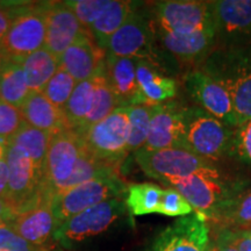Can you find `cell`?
<instances>
[{
    "label": "cell",
    "mask_w": 251,
    "mask_h": 251,
    "mask_svg": "<svg viewBox=\"0 0 251 251\" xmlns=\"http://www.w3.org/2000/svg\"><path fill=\"white\" fill-rule=\"evenodd\" d=\"M48 2H8L13 20L0 50L9 61L23 63L27 56L45 48Z\"/></svg>",
    "instance_id": "obj_1"
},
{
    "label": "cell",
    "mask_w": 251,
    "mask_h": 251,
    "mask_svg": "<svg viewBox=\"0 0 251 251\" xmlns=\"http://www.w3.org/2000/svg\"><path fill=\"white\" fill-rule=\"evenodd\" d=\"M5 159L8 168V186L4 201L17 216L47 199L42 192L43 176L20 147L7 143Z\"/></svg>",
    "instance_id": "obj_2"
},
{
    "label": "cell",
    "mask_w": 251,
    "mask_h": 251,
    "mask_svg": "<svg viewBox=\"0 0 251 251\" xmlns=\"http://www.w3.org/2000/svg\"><path fill=\"white\" fill-rule=\"evenodd\" d=\"M169 185L186 199L194 211L206 219H215L234 199L214 166L201 169Z\"/></svg>",
    "instance_id": "obj_3"
},
{
    "label": "cell",
    "mask_w": 251,
    "mask_h": 251,
    "mask_svg": "<svg viewBox=\"0 0 251 251\" xmlns=\"http://www.w3.org/2000/svg\"><path fill=\"white\" fill-rule=\"evenodd\" d=\"M233 141L228 125L201 109H185L184 149L212 162L224 156Z\"/></svg>",
    "instance_id": "obj_4"
},
{
    "label": "cell",
    "mask_w": 251,
    "mask_h": 251,
    "mask_svg": "<svg viewBox=\"0 0 251 251\" xmlns=\"http://www.w3.org/2000/svg\"><path fill=\"white\" fill-rule=\"evenodd\" d=\"M128 134V107H119L79 135L87 151L100 161L119 166L129 151Z\"/></svg>",
    "instance_id": "obj_5"
},
{
    "label": "cell",
    "mask_w": 251,
    "mask_h": 251,
    "mask_svg": "<svg viewBox=\"0 0 251 251\" xmlns=\"http://www.w3.org/2000/svg\"><path fill=\"white\" fill-rule=\"evenodd\" d=\"M84 143L81 136L72 129H64L51 135L43 169L42 192L47 199L61 193L74 171Z\"/></svg>",
    "instance_id": "obj_6"
},
{
    "label": "cell",
    "mask_w": 251,
    "mask_h": 251,
    "mask_svg": "<svg viewBox=\"0 0 251 251\" xmlns=\"http://www.w3.org/2000/svg\"><path fill=\"white\" fill-rule=\"evenodd\" d=\"M135 159L142 171L153 179L164 184L188 177L213 164L196 153L181 148L161 150L140 149L135 151Z\"/></svg>",
    "instance_id": "obj_7"
},
{
    "label": "cell",
    "mask_w": 251,
    "mask_h": 251,
    "mask_svg": "<svg viewBox=\"0 0 251 251\" xmlns=\"http://www.w3.org/2000/svg\"><path fill=\"white\" fill-rule=\"evenodd\" d=\"M125 192V185L119 177L99 178L77 185L51 200V208L58 226L72 216L86 211Z\"/></svg>",
    "instance_id": "obj_8"
},
{
    "label": "cell",
    "mask_w": 251,
    "mask_h": 251,
    "mask_svg": "<svg viewBox=\"0 0 251 251\" xmlns=\"http://www.w3.org/2000/svg\"><path fill=\"white\" fill-rule=\"evenodd\" d=\"M124 213L125 205L119 198L105 200L59 225L54 238L63 247L71 248L74 244L107 230Z\"/></svg>",
    "instance_id": "obj_9"
},
{
    "label": "cell",
    "mask_w": 251,
    "mask_h": 251,
    "mask_svg": "<svg viewBox=\"0 0 251 251\" xmlns=\"http://www.w3.org/2000/svg\"><path fill=\"white\" fill-rule=\"evenodd\" d=\"M155 15L162 31L188 34L215 28L211 2L196 0H164L155 2ZM218 30V29H216Z\"/></svg>",
    "instance_id": "obj_10"
},
{
    "label": "cell",
    "mask_w": 251,
    "mask_h": 251,
    "mask_svg": "<svg viewBox=\"0 0 251 251\" xmlns=\"http://www.w3.org/2000/svg\"><path fill=\"white\" fill-rule=\"evenodd\" d=\"M227 91L238 127L251 120V61L249 57L228 59L206 71Z\"/></svg>",
    "instance_id": "obj_11"
},
{
    "label": "cell",
    "mask_w": 251,
    "mask_h": 251,
    "mask_svg": "<svg viewBox=\"0 0 251 251\" xmlns=\"http://www.w3.org/2000/svg\"><path fill=\"white\" fill-rule=\"evenodd\" d=\"M208 247L207 219L193 212L166 227L156 237L149 251H207Z\"/></svg>",
    "instance_id": "obj_12"
},
{
    "label": "cell",
    "mask_w": 251,
    "mask_h": 251,
    "mask_svg": "<svg viewBox=\"0 0 251 251\" xmlns=\"http://www.w3.org/2000/svg\"><path fill=\"white\" fill-rule=\"evenodd\" d=\"M185 86L188 93L209 114L228 126H237L233 103L229 94L206 71L196 70L185 77Z\"/></svg>",
    "instance_id": "obj_13"
},
{
    "label": "cell",
    "mask_w": 251,
    "mask_h": 251,
    "mask_svg": "<svg viewBox=\"0 0 251 251\" xmlns=\"http://www.w3.org/2000/svg\"><path fill=\"white\" fill-rule=\"evenodd\" d=\"M153 33L142 15L131 13L109 39L107 54L117 57L144 59L151 54Z\"/></svg>",
    "instance_id": "obj_14"
},
{
    "label": "cell",
    "mask_w": 251,
    "mask_h": 251,
    "mask_svg": "<svg viewBox=\"0 0 251 251\" xmlns=\"http://www.w3.org/2000/svg\"><path fill=\"white\" fill-rule=\"evenodd\" d=\"M106 51L94 42L91 34L81 36L59 56V68L68 72L77 83L105 72Z\"/></svg>",
    "instance_id": "obj_15"
},
{
    "label": "cell",
    "mask_w": 251,
    "mask_h": 251,
    "mask_svg": "<svg viewBox=\"0 0 251 251\" xmlns=\"http://www.w3.org/2000/svg\"><path fill=\"white\" fill-rule=\"evenodd\" d=\"M185 109L175 103H162L155 106L149 133L143 148L161 150L169 148L184 149Z\"/></svg>",
    "instance_id": "obj_16"
},
{
    "label": "cell",
    "mask_w": 251,
    "mask_h": 251,
    "mask_svg": "<svg viewBox=\"0 0 251 251\" xmlns=\"http://www.w3.org/2000/svg\"><path fill=\"white\" fill-rule=\"evenodd\" d=\"M91 34L81 26L67 2L47 4V35L45 48L59 57L79 37Z\"/></svg>",
    "instance_id": "obj_17"
},
{
    "label": "cell",
    "mask_w": 251,
    "mask_h": 251,
    "mask_svg": "<svg viewBox=\"0 0 251 251\" xmlns=\"http://www.w3.org/2000/svg\"><path fill=\"white\" fill-rule=\"evenodd\" d=\"M8 226L24 240L34 246L43 247L58 227L50 200H43L29 211L19 214Z\"/></svg>",
    "instance_id": "obj_18"
},
{
    "label": "cell",
    "mask_w": 251,
    "mask_h": 251,
    "mask_svg": "<svg viewBox=\"0 0 251 251\" xmlns=\"http://www.w3.org/2000/svg\"><path fill=\"white\" fill-rule=\"evenodd\" d=\"M105 75L120 103V107L140 105V90L136 80V64L133 58L106 55Z\"/></svg>",
    "instance_id": "obj_19"
},
{
    "label": "cell",
    "mask_w": 251,
    "mask_h": 251,
    "mask_svg": "<svg viewBox=\"0 0 251 251\" xmlns=\"http://www.w3.org/2000/svg\"><path fill=\"white\" fill-rule=\"evenodd\" d=\"M136 80L140 90V105L158 106L175 98L177 85L172 78L163 76L146 59H135Z\"/></svg>",
    "instance_id": "obj_20"
},
{
    "label": "cell",
    "mask_w": 251,
    "mask_h": 251,
    "mask_svg": "<svg viewBox=\"0 0 251 251\" xmlns=\"http://www.w3.org/2000/svg\"><path fill=\"white\" fill-rule=\"evenodd\" d=\"M19 109L24 121L36 129L51 135L68 129L64 113L52 105L42 92H30Z\"/></svg>",
    "instance_id": "obj_21"
},
{
    "label": "cell",
    "mask_w": 251,
    "mask_h": 251,
    "mask_svg": "<svg viewBox=\"0 0 251 251\" xmlns=\"http://www.w3.org/2000/svg\"><path fill=\"white\" fill-rule=\"evenodd\" d=\"M216 29L228 35L251 34V0L209 1Z\"/></svg>",
    "instance_id": "obj_22"
},
{
    "label": "cell",
    "mask_w": 251,
    "mask_h": 251,
    "mask_svg": "<svg viewBox=\"0 0 251 251\" xmlns=\"http://www.w3.org/2000/svg\"><path fill=\"white\" fill-rule=\"evenodd\" d=\"M218 30L215 28L193 31L188 34H176L162 31L163 45L165 48L183 61H192L211 49Z\"/></svg>",
    "instance_id": "obj_23"
},
{
    "label": "cell",
    "mask_w": 251,
    "mask_h": 251,
    "mask_svg": "<svg viewBox=\"0 0 251 251\" xmlns=\"http://www.w3.org/2000/svg\"><path fill=\"white\" fill-rule=\"evenodd\" d=\"M21 64L30 92H42L59 69V57L42 48L27 56Z\"/></svg>",
    "instance_id": "obj_24"
},
{
    "label": "cell",
    "mask_w": 251,
    "mask_h": 251,
    "mask_svg": "<svg viewBox=\"0 0 251 251\" xmlns=\"http://www.w3.org/2000/svg\"><path fill=\"white\" fill-rule=\"evenodd\" d=\"M112 177H119V166L100 161L99 158L87 151L85 147H83L72 175L64 184L61 193L77 186V185L86 183V181Z\"/></svg>",
    "instance_id": "obj_25"
},
{
    "label": "cell",
    "mask_w": 251,
    "mask_h": 251,
    "mask_svg": "<svg viewBox=\"0 0 251 251\" xmlns=\"http://www.w3.org/2000/svg\"><path fill=\"white\" fill-rule=\"evenodd\" d=\"M96 77L77 83L70 99L63 108L68 129L78 130L92 107L96 92Z\"/></svg>",
    "instance_id": "obj_26"
},
{
    "label": "cell",
    "mask_w": 251,
    "mask_h": 251,
    "mask_svg": "<svg viewBox=\"0 0 251 251\" xmlns=\"http://www.w3.org/2000/svg\"><path fill=\"white\" fill-rule=\"evenodd\" d=\"M131 13V2L112 0L108 8L91 26V35L102 49H106L111 36L125 24Z\"/></svg>",
    "instance_id": "obj_27"
},
{
    "label": "cell",
    "mask_w": 251,
    "mask_h": 251,
    "mask_svg": "<svg viewBox=\"0 0 251 251\" xmlns=\"http://www.w3.org/2000/svg\"><path fill=\"white\" fill-rule=\"evenodd\" d=\"M29 93L23 64L7 59L0 75V100L20 108Z\"/></svg>",
    "instance_id": "obj_28"
},
{
    "label": "cell",
    "mask_w": 251,
    "mask_h": 251,
    "mask_svg": "<svg viewBox=\"0 0 251 251\" xmlns=\"http://www.w3.org/2000/svg\"><path fill=\"white\" fill-rule=\"evenodd\" d=\"M50 139H51V134L36 129V128L31 127L30 125L24 122L20 129L15 133L14 136L7 143L23 148L29 155L37 170L43 176V169H45Z\"/></svg>",
    "instance_id": "obj_29"
},
{
    "label": "cell",
    "mask_w": 251,
    "mask_h": 251,
    "mask_svg": "<svg viewBox=\"0 0 251 251\" xmlns=\"http://www.w3.org/2000/svg\"><path fill=\"white\" fill-rule=\"evenodd\" d=\"M96 80L97 85L96 92H94L92 107H91L90 113L87 114V117L84 120L83 125L80 126L79 129L75 130L78 134L83 133L84 130H86L91 126L98 124V122L103 120V119H106L115 109L120 107L119 100L115 97V94L113 93L111 86H109L105 72L99 75V76H97Z\"/></svg>",
    "instance_id": "obj_30"
},
{
    "label": "cell",
    "mask_w": 251,
    "mask_h": 251,
    "mask_svg": "<svg viewBox=\"0 0 251 251\" xmlns=\"http://www.w3.org/2000/svg\"><path fill=\"white\" fill-rule=\"evenodd\" d=\"M126 206L135 216L157 213L163 188L152 183L131 184L126 191Z\"/></svg>",
    "instance_id": "obj_31"
},
{
    "label": "cell",
    "mask_w": 251,
    "mask_h": 251,
    "mask_svg": "<svg viewBox=\"0 0 251 251\" xmlns=\"http://www.w3.org/2000/svg\"><path fill=\"white\" fill-rule=\"evenodd\" d=\"M153 109L155 106H128V118H129L128 150L129 151H137L146 144Z\"/></svg>",
    "instance_id": "obj_32"
},
{
    "label": "cell",
    "mask_w": 251,
    "mask_h": 251,
    "mask_svg": "<svg viewBox=\"0 0 251 251\" xmlns=\"http://www.w3.org/2000/svg\"><path fill=\"white\" fill-rule=\"evenodd\" d=\"M215 220H219L235 230L251 229V192L234 198Z\"/></svg>",
    "instance_id": "obj_33"
},
{
    "label": "cell",
    "mask_w": 251,
    "mask_h": 251,
    "mask_svg": "<svg viewBox=\"0 0 251 251\" xmlns=\"http://www.w3.org/2000/svg\"><path fill=\"white\" fill-rule=\"evenodd\" d=\"M77 85V81L72 78L67 71L59 68L57 72L51 77L48 84L45 86L42 93L47 97L52 105L62 109L67 105L68 100L70 99L75 87Z\"/></svg>",
    "instance_id": "obj_34"
},
{
    "label": "cell",
    "mask_w": 251,
    "mask_h": 251,
    "mask_svg": "<svg viewBox=\"0 0 251 251\" xmlns=\"http://www.w3.org/2000/svg\"><path fill=\"white\" fill-rule=\"evenodd\" d=\"M65 2L72 9L81 26L90 31L94 21L108 8L112 0H75Z\"/></svg>",
    "instance_id": "obj_35"
},
{
    "label": "cell",
    "mask_w": 251,
    "mask_h": 251,
    "mask_svg": "<svg viewBox=\"0 0 251 251\" xmlns=\"http://www.w3.org/2000/svg\"><path fill=\"white\" fill-rule=\"evenodd\" d=\"M159 214L166 216H186L193 213L192 206L186 201V199L174 187L163 190L161 203H159Z\"/></svg>",
    "instance_id": "obj_36"
},
{
    "label": "cell",
    "mask_w": 251,
    "mask_h": 251,
    "mask_svg": "<svg viewBox=\"0 0 251 251\" xmlns=\"http://www.w3.org/2000/svg\"><path fill=\"white\" fill-rule=\"evenodd\" d=\"M24 122L20 109L0 100V139L8 142Z\"/></svg>",
    "instance_id": "obj_37"
},
{
    "label": "cell",
    "mask_w": 251,
    "mask_h": 251,
    "mask_svg": "<svg viewBox=\"0 0 251 251\" xmlns=\"http://www.w3.org/2000/svg\"><path fill=\"white\" fill-rule=\"evenodd\" d=\"M0 251H47L46 248L34 246L20 235H18L8 225H0Z\"/></svg>",
    "instance_id": "obj_38"
},
{
    "label": "cell",
    "mask_w": 251,
    "mask_h": 251,
    "mask_svg": "<svg viewBox=\"0 0 251 251\" xmlns=\"http://www.w3.org/2000/svg\"><path fill=\"white\" fill-rule=\"evenodd\" d=\"M233 147L238 158L251 164V120L238 128L235 134Z\"/></svg>",
    "instance_id": "obj_39"
},
{
    "label": "cell",
    "mask_w": 251,
    "mask_h": 251,
    "mask_svg": "<svg viewBox=\"0 0 251 251\" xmlns=\"http://www.w3.org/2000/svg\"><path fill=\"white\" fill-rule=\"evenodd\" d=\"M221 234L238 251H251L250 230H229V229H225Z\"/></svg>",
    "instance_id": "obj_40"
},
{
    "label": "cell",
    "mask_w": 251,
    "mask_h": 251,
    "mask_svg": "<svg viewBox=\"0 0 251 251\" xmlns=\"http://www.w3.org/2000/svg\"><path fill=\"white\" fill-rule=\"evenodd\" d=\"M13 20V13L9 8L8 2H0V41L4 39L9 26Z\"/></svg>",
    "instance_id": "obj_41"
},
{
    "label": "cell",
    "mask_w": 251,
    "mask_h": 251,
    "mask_svg": "<svg viewBox=\"0 0 251 251\" xmlns=\"http://www.w3.org/2000/svg\"><path fill=\"white\" fill-rule=\"evenodd\" d=\"M8 186V168L6 159L0 161V199L4 200Z\"/></svg>",
    "instance_id": "obj_42"
},
{
    "label": "cell",
    "mask_w": 251,
    "mask_h": 251,
    "mask_svg": "<svg viewBox=\"0 0 251 251\" xmlns=\"http://www.w3.org/2000/svg\"><path fill=\"white\" fill-rule=\"evenodd\" d=\"M15 219L9 207L2 199H0V225H9Z\"/></svg>",
    "instance_id": "obj_43"
},
{
    "label": "cell",
    "mask_w": 251,
    "mask_h": 251,
    "mask_svg": "<svg viewBox=\"0 0 251 251\" xmlns=\"http://www.w3.org/2000/svg\"><path fill=\"white\" fill-rule=\"evenodd\" d=\"M214 247L216 251H238L233 244L226 240L222 234H220L218 236V240L214 243Z\"/></svg>",
    "instance_id": "obj_44"
},
{
    "label": "cell",
    "mask_w": 251,
    "mask_h": 251,
    "mask_svg": "<svg viewBox=\"0 0 251 251\" xmlns=\"http://www.w3.org/2000/svg\"><path fill=\"white\" fill-rule=\"evenodd\" d=\"M6 151H7V142L0 139V161L5 159Z\"/></svg>",
    "instance_id": "obj_45"
},
{
    "label": "cell",
    "mask_w": 251,
    "mask_h": 251,
    "mask_svg": "<svg viewBox=\"0 0 251 251\" xmlns=\"http://www.w3.org/2000/svg\"><path fill=\"white\" fill-rule=\"evenodd\" d=\"M6 61H7V58L5 57V55L2 54V51L0 50V75H1V71H2V69H4Z\"/></svg>",
    "instance_id": "obj_46"
},
{
    "label": "cell",
    "mask_w": 251,
    "mask_h": 251,
    "mask_svg": "<svg viewBox=\"0 0 251 251\" xmlns=\"http://www.w3.org/2000/svg\"><path fill=\"white\" fill-rule=\"evenodd\" d=\"M207 251H216L214 244H209V247H208V249H207Z\"/></svg>",
    "instance_id": "obj_47"
},
{
    "label": "cell",
    "mask_w": 251,
    "mask_h": 251,
    "mask_svg": "<svg viewBox=\"0 0 251 251\" xmlns=\"http://www.w3.org/2000/svg\"><path fill=\"white\" fill-rule=\"evenodd\" d=\"M249 59H250V61H251V56H250V57H249Z\"/></svg>",
    "instance_id": "obj_48"
},
{
    "label": "cell",
    "mask_w": 251,
    "mask_h": 251,
    "mask_svg": "<svg viewBox=\"0 0 251 251\" xmlns=\"http://www.w3.org/2000/svg\"><path fill=\"white\" fill-rule=\"evenodd\" d=\"M249 230H250V231H251V229H249Z\"/></svg>",
    "instance_id": "obj_49"
}]
</instances>
